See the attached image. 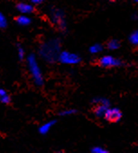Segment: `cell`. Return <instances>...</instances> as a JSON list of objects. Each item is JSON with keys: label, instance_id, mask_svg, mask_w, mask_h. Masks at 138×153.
<instances>
[{"label": "cell", "instance_id": "obj_1", "mask_svg": "<svg viewBox=\"0 0 138 153\" xmlns=\"http://www.w3.org/2000/svg\"><path fill=\"white\" fill-rule=\"evenodd\" d=\"M122 117V112L117 108L107 109L104 114V118L107 122L110 123H116L119 122Z\"/></svg>", "mask_w": 138, "mask_h": 153}, {"label": "cell", "instance_id": "obj_2", "mask_svg": "<svg viewBox=\"0 0 138 153\" xmlns=\"http://www.w3.org/2000/svg\"><path fill=\"white\" fill-rule=\"evenodd\" d=\"M96 65L101 68H113L116 65H118L117 59L110 57V56H106L102 57L96 60Z\"/></svg>", "mask_w": 138, "mask_h": 153}, {"label": "cell", "instance_id": "obj_3", "mask_svg": "<svg viewBox=\"0 0 138 153\" xmlns=\"http://www.w3.org/2000/svg\"><path fill=\"white\" fill-rule=\"evenodd\" d=\"M16 8H17L20 12H22V13H24V14L34 13V12L35 11L34 8V7L28 5V4H24V3H19V4L16 6Z\"/></svg>", "mask_w": 138, "mask_h": 153}, {"label": "cell", "instance_id": "obj_4", "mask_svg": "<svg viewBox=\"0 0 138 153\" xmlns=\"http://www.w3.org/2000/svg\"><path fill=\"white\" fill-rule=\"evenodd\" d=\"M15 20L19 24V25H27L30 24V20L25 17V16H17L15 18Z\"/></svg>", "mask_w": 138, "mask_h": 153}, {"label": "cell", "instance_id": "obj_5", "mask_svg": "<svg viewBox=\"0 0 138 153\" xmlns=\"http://www.w3.org/2000/svg\"><path fill=\"white\" fill-rule=\"evenodd\" d=\"M106 110H107V109H106L105 106H103V105H97L96 108H95V110H94V112H95V114H100V113L106 112Z\"/></svg>", "mask_w": 138, "mask_h": 153}, {"label": "cell", "instance_id": "obj_6", "mask_svg": "<svg viewBox=\"0 0 138 153\" xmlns=\"http://www.w3.org/2000/svg\"><path fill=\"white\" fill-rule=\"evenodd\" d=\"M118 47V42L116 41H111L108 43V48L109 49H116Z\"/></svg>", "mask_w": 138, "mask_h": 153}, {"label": "cell", "instance_id": "obj_7", "mask_svg": "<svg viewBox=\"0 0 138 153\" xmlns=\"http://www.w3.org/2000/svg\"><path fill=\"white\" fill-rule=\"evenodd\" d=\"M131 42H132L133 43H136V44H138V33H134V34L131 36Z\"/></svg>", "mask_w": 138, "mask_h": 153}, {"label": "cell", "instance_id": "obj_8", "mask_svg": "<svg viewBox=\"0 0 138 153\" xmlns=\"http://www.w3.org/2000/svg\"><path fill=\"white\" fill-rule=\"evenodd\" d=\"M1 101H2L3 103H5V104H8V103L10 102V97H4L1 99Z\"/></svg>", "mask_w": 138, "mask_h": 153}, {"label": "cell", "instance_id": "obj_9", "mask_svg": "<svg viewBox=\"0 0 138 153\" xmlns=\"http://www.w3.org/2000/svg\"><path fill=\"white\" fill-rule=\"evenodd\" d=\"M43 1V0H32V2L34 3V4H39V3H41Z\"/></svg>", "mask_w": 138, "mask_h": 153}, {"label": "cell", "instance_id": "obj_10", "mask_svg": "<svg viewBox=\"0 0 138 153\" xmlns=\"http://www.w3.org/2000/svg\"><path fill=\"white\" fill-rule=\"evenodd\" d=\"M136 1H138V0H136Z\"/></svg>", "mask_w": 138, "mask_h": 153}]
</instances>
